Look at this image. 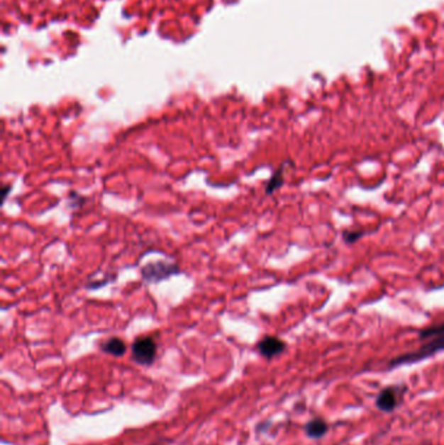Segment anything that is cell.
I'll return each instance as SVG.
<instances>
[{"label": "cell", "instance_id": "obj_4", "mask_svg": "<svg viewBox=\"0 0 444 445\" xmlns=\"http://www.w3.org/2000/svg\"><path fill=\"white\" fill-rule=\"evenodd\" d=\"M400 400L401 396L399 387H386L375 398V406L383 413H391L399 406Z\"/></svg>", "mask_w": 444, "mask_h": 445}, {"label": "cell", "instance_id": "obj_9", "mask_svg": "<svg viewBox=\"0 0 444 445\" xmlns=\"http://www.w3.org/2000/svg\"><path fill=\"white\" fill-rule=\"evenodd\" d=\"M362 232L360 231H345L343 233V240L345 244H355L358 239L362 237Z\"/></svg>", "mask_w": 444, "mask_h": 445}, {"label": "cell", "instance_id": "obj_2", "mask_svg": "<svg viewBox=\"0 0 444 445\" xmlns=\"http://www.w3.org/2000/svg\"><path fill=\"white\" fill-rule=\"evenodd\" d=\"M177 272H179V267L174 263L157 261V262L148 263L146 266H143L141 275L146 283L155 284V283H160L166 278H171Z\"/></svg>", "mask_w": 444, "mask_h": 445}, {"label": "cell", "instance_id": "obj_8", "mask_svg": "<svg viewBox=\"0 0 444 445\" xmlns=\"http://www.w3.org/2000/svg\"><path fill=\"white\" fill-rule=\"evenodd\" d=\"M284 183V169L279 168L277 172H274V175L271 176L269 183L266 185V194H272L278 191L279 188Z\"/></svg>", "mask_w": 444, "mask_h": 445}, {"label": "cell", "instance_id": "obj_5", "mask_svg": "<svg viewBox=\"0 0 444 445\" xmlns=\"http://www.w3.org/2000/svg\"><path fill=\"white\" fill-rule=\"evenodd\" d=\"M257 348H258V351L261 353V356L270 359V358L278 357L282 353H284L287 345L286 342L277 336H266L262 339L261 342H258Z\"/></svg>", "mask_w": 444, "mask_h": 445}, {"label": "cell", "instance_id": "obj_6", "mask_svg": "<svg viewBox=\"0 0 444 445\" xmlns=\"http://www.w3.org/2000/svg\"><path fill=\"white\" fill-rule=\"evenodd\" d=\"M328 432V424L322 418H314L306 423L305 434L310 439H321Z\"/></svg>", "mask_w": 444, "mask_h": 445}, {"label": "cell", "instance_id": "obj_7", "mask_svg": "<svg viewBox=\"0 0 444 445\" xmlns=\"http://www.w3.org/2000/svg\"><path fill=\"white\" fill-rule=\"evenodd\" d=\"M101 349L104 350V353H107V354H111V356H115V357H121V356H124L127 347H126V342H123L119 337H111V339L106 340L102 344Z\"/></svg>", "mask_w": 444, "mask_h": 445}, {"label": "cell", "instance_id": "obj_3", "mask_svg": "<svg viewBox=\"0 0 444 445\" xmlns=\"http://www.w3.org/2000/svg\"><path fill=\"white\" fill-rule=\"evenodd\" d=\"M132 357L140 365H151L157 357V344L151 337L137 339L132 345Z\"/></svg>", "mask_w": 444, "mask_h": 445}, {"label": "cell", "instance_id": "obj_10", "mask_svg": "<svg viewBox=\"0 0 444 445\" xmlns=\"http://www.w3.org/2000/svg\"><path fill=\"white\" fill-rule=\"evenodd\" d=\"M1 191H3V201H6V198H7V196H9V191H11V185H4V186H3V189H1Z\"/></svg>", "mask_w": 444, "mask_h": 445}, {"label": "cell", "instance_id": "obj_1", "mask_svg": "<svg viewBox=\"0 0 444 445\" xmlns=\"http://www.w3.org/2000/svg\"><path fill=\"white\" fill-rule=\"evenodd\" d=\"M420 339L428 340V342L425 345H422L420 349L394 358L389 362V367L394 368L397 366L417 364L420 361L434 356L439 351H444V323L422 329L420 332Z\"/></svg>", "mask_w": 444, "mask_h": 445}]
</instances>
